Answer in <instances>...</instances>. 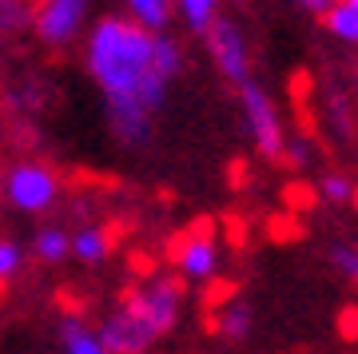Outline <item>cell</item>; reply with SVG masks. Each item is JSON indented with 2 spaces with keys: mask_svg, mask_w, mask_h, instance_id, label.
Wrapping results in <instances>:
<instances>
[{
  "mask_svg": "<svg viewBox=\"0 0 358 354\" xmlns=\"http://www.w3.org/2000/svg\"><path fill=\"white\" fill-rule=\"evenodd\" d=\"M84 64L103 92L112 136L124 148H143L171 80L183 72L179 44L164 32L140 28L128 16H103L88 32Z\"/></svg>",
  "mask_w": 358,
  "mask_h": 354,
  "instance_id": "6da1fadb",
  "label": "cell"
},
{
  "mask_svg": "<svg viewBox=\"0 0 358 354\" xmlns=\"http://www.w3.org/2000/svg\"><path fill=\"white\" fill-rule=\"evenodd\" d=\"M120 311H128L159 342L164 334H171L179 327V315H183V283L176 275H148L131 291H124Z\"/></svg>",
  "mask_w": 358,
  "mask_h": 354,
  "instance_id": "7a4b0ae2",
  "label": "cell"
},
{
  "mask_svg": "<svg viewBox=\"0 0 358 354\" xmlns=\"http://www.w3.org/2000/svg\"><path fill=\"white\" fill-rule=\"evenodd\" d=\"M239 108H243V124L251 143L259 148L263 160H282L287 152V127H282V115L271 100V92L259 84V80H243L239 84Z\"/></svg>",
  "mask_w": 358,
  "mask_h": 354,
  "instance_id": "3957f363",
  "label": "cell"
},
{
  "mask_svg": "<svg viewBox=\"0 0 358 354\" xmlns=\"http://www.w3.org/2000/svg\"><path fill=\"white\" fill-rule=\"evenodd\" d=\"M0 199H8L24 215H44L60 199V176L44 164L24 160V164L8 167V176L0 179Z\"/></svg>",
  "mask_w": 358,
  "mask_h": 354,
  "instance_id": "277c9868",
  "label": "cell"
},
{
  "mask_svg": "<svg viewBox=\"0 0 358 354\" xmlns=\"http://www.w3.org/2000/svg\"><path fill=\"white\" fill-rule=\"evenodd\" d=\"M171 263H176L179 283H211L219 275V267H223V247L207 227H195L176 243Z\"/></svg>",
  "mask_w": 358,
  "mask_h": 354,
  "instance_id": "5b68a950",
  "label": "cell"
},
{
  "mask_svg": "<svg viewBox=\"0 0 358 354\" xmlns=\"http://www.w3.org/2000/svg\"><path fill=\"white\" fill-rule=\"evenodd\" d=\"M207 36V48H211V60L223 76L239 88L243 80H251V48H247V36L243 28L235 24V20H223L215 16V24L203 32Z\"/></svg>",
  "mask_w": 358,
  "mask_h": 354,
  "instance_id": "8992f818",
  "label": "cell"
},
{
  "mask_svg": "<svg viewBox=\"0 0 358 354\" xmlns=\"http://www.w3.org/2000/svg\"><path fill=\"white\" fill-rule=\"evenodd\" d=\"M88 16V0H40L32 8V24L48 48H64L80 36Z\"/></svg>",
  "mask_w": 358,
  "mask_h": 354,
  "instance_id": "52a82bcc",
  "label": "cell"
},
{
  "mask_svg": "<svg viewBox=\"0 0 358 354\" xmlns=\"http://www.w3.org/2000/svg\"><path fill=\"white\" fill-rule=\"evenodd\" d=\"M96 330H100V342L108 346V354H148L155 346L152 334H148L128 311H120V306H115L112 315H103L100 323H96Z\"/></svg>",
  "mask_w": 358,
  "mask_h": 354,
  "instance_id": "ba28073f",
  "label": "cell"
},
{
  "mask_svg": "<svg viewBox=\"0 0 358 354\" xmlns=\"http://www.w3.org/2000/svg\"><path fill=\"white\" fill-rule=\"evenodd\" d=\"M56 339H60V351L64 354H108V346L100 342V330L84 323L76 315H64L60 327H56Z\"/></svg>",
  "mask_w": 358,
  "mask_h": 354,
  "instance_id": "9c48e42d",
  "label": "cell"
},
{
  "mask_svg": "<svg viewBox=\"0 0 358 354\" xmlns=\"http://www.w3.org/2000/svg\"><path fill=\"white\" fill-rule=\"evenodd\" d=\"M215 330L223 342H247L251 339V330H255V311L247 299H231V303L219 306L215 315Z\"/></svg>",
  "mask_w": 358,
  "mask_h": 354,
  "instance_id": "30bf717a",
  "label": "cell"
},
{
  "mask_svg": "<svg viewBox=\"0 0 358 354\" xmlns=\"http://www.w3.org/2000/svg\"><path fill=\"white\" fill-rule=\"evenodd\" d=\"M108 255H112V231L96 227V223L72 231V259L76 263L100 267V263H108Z\"/></svg>",
  "mask_w": 358,
  "mask_h": 354,
  "instance_id": "8fae6325",
  "label": "cell"
},
{
  "mask_svg": "<svg viewBox=\"0 0 358 354\" xmlns=\"http://www.w3.org/2000/svg\"><path fill=\"white\" fill-rule=\"evenodd\" d=\"M32 259H40L44 267H56L64 259H72V231L56 227V223H44L32 235Z\"/></svg>",
  "mask_w": 358,
  "mask_h": 354,
  "instance_id": "7c38bea8",
  "label": "cell"
},
{
  "mask_svg": "<svg viewBox=\"0 0 358 354\" xmlns=\"http://www.w3.org/2000/svg\"><path fill=\"white\" fill-rule=\"evenodd\" d=\"M128 4V20H136L140 28H148V32H164L167 24H171V0H124Z\"/></svg>",
  "mask_w": 358,
  "mask_h": 354,
  "instance_id": "4fadbf2b",
  "label": "cell"
},
{
  "mask_svg": "<svg viewBox=\"0 0 358 354\" xmlns=\"http://www.w3.org/2000/svg\"><path fill=\"white\" fill-rule=\"evenodd\" d=\"M322 16H327V28H331L334 40H343V44H358V8H350L346 0H334Z\"/></svg>",
  "mask_w": 358,
  "mask_h": 354,
  "instance_id": "5bb4252c",
  "label": "cell"
},
{
  "mask_svg": "<svg viewBox=\"0 0 358 354\" xmlns=\"http://www.w3.org/2000/svg\"><path fill=\"white\" fill-rule=\"evenodd\" d=\"M171 8H179L183 24L192 32H207L219 16V0H171Z\"/></svg>",
  "mask_w": 358,
  "mask_h": 354,
  "instance_id": "9a60e30c",
  "label": "cell"
},
{
  "mask_svg": "<svg viewBox=\"0 0 358 354\" xmlns=\"http://www.w3.org/2000/svg\"><path fill=\"white\" fill-rule=\"evenodd\" d=\"M319 195L327 203H334V207H346V203H355L358 187H355V179L343 176V171H327V176L319 179Z\"/></svg>",
  "mask_w": 358,
  "mask_h": 354,
  "instance_id": "2e32d148",
  "label": "cell"
},
{
  "mask_svg": "<svg viewBox=\"0 0 358 354\" xmlns=\"http://www.w3.org/2000/svg\"><path fill=\"white\" fill-rule=\"evenodd\" d=\"M327 259H331V267H334V275H338V278L358 283V247H355V243H334Z\"/></svg>",
  "mask_w": 358,
  "mask_h": 354,
  "instance_id": "e0dca14e",
  "label": "cell"
},
{
  "mask_svg": "<svg viewBox=\"0 0 358 354\" xmlns=\"http://www.w3.org/2000/svg\"><path fill=\"white\" fill-rule=\"evenodd\" d=\"M32 24V4L24 0H0V32H20Z\"/></svg>",
  "mask_w": 358,
  "mask_h": 354,
  "instance_id": "ac0fdd59",
  "label": "cell"
},
{
  "mask_svg": "<svg viewBox=\"0 0 358 354\" xmlns=\"http://www.w3.org/2000/svg\"><path fill=\"white\" fill-rule=\"evenodd\" d=\"M20 267H24V251H20V243L0 239V287H4L8 278H16Z\"/></svg>",
  "mask_w": 358,
  "mask_h": 354,
  "instance_id": "d6986e66",
  "label": "cell"
},
{
  "mask_svg": "<svg viewBox=\"0 0 358 354\" xmlns=\"http://www.w3.org/2000/svg\"><path fill=\"white\" fill-rule=\"evenodd\" d=\"M282 160H291L294 167H307L310 164V143H307V139H287V152H282Z\"/></svg>",
  "mask_w": 358,
  "mask_h": 354,
  "instance_id": "ffe728a7",
  "label": "cell"
},
{
  "mask_svg": "<svg viewBox=\"0 0 358 354\" xmlns=\"http://www.w3.org/2000/svg\"><path fill=\"white\" fill-rule=\"evenodd\" d=\"M299 4H303V8H307V13L322 16V13H327V8H331V4H334V0H299Z\"/></svg>",
  "mask_w": 358,
  "mask_h": 354,
  "instance_id": "44dd1931",
  "label": "cell"
},
{
  "mask_svg": "<svg viewBox=\"0 0 358 354\" xmlns=\"http://www.w3.org/2000/svg\"><path fill=\"white\" fill-rule=\"evenodd\" d=\"M346 4H350V8H358V0H346Z\"/></svg>",
  "mask_w": 358,
  "mask_h": 354,
  "instance_id": "7402d4cb",
  "label": "cell"
}]
</instances>
